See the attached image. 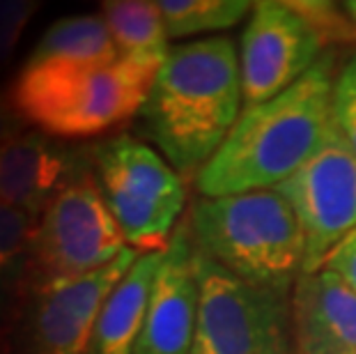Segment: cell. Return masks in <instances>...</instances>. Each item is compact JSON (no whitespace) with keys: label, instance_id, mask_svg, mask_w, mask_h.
Returning <instances> with one entry per match:
<instances>
[{"label":"cell","instance_id":"obj_1","mask_svg":"<svg viewBox=\"0 0 356 354\" xmlns=\"http://www.w3.org/2000/svg\"><path fill=\"white\" fill-rule=\"evenodd\" d=\"M333 56L271 102L244 108L221 150L195 175L202 198L276 189L327 140L333 95Z\"/></svg>","mask_w":356,"mask_h":354},{"label":"cell","instance_id":"obj_2","mask_svg":"<svg viewBox=\"0 0 356 354\" xmlns=\"http://www.w3.org/2000/svg\"><path fill=\"white\" fill-rule=\"evenodd\" d=\"M239 54L230 37H204L168 51L140 111L147 136L181 177L198 175L239 120Z\"/></svg>","mask_w":356,"mask_h":354},{"label":"cell","instance_id":"obj_3","mask_svg":"<svg viewBox=\"0 0 356 354\" xmlns=\"http://www.w3.org/2000/svg\"><path fill=\"white\" fill-rule=\"evenodd\" d=\"M161 65L120 58L104 67L24 65L7 99L51 138H95L140 115Z\"/></svg>","mask_w":356,"mask_h":354},{"label":"cell","instance_id":"obj_4","mask_svg":"<svg viewBox=\"0 0 356 354\" xmlns=\"http://www.w3.org/2000/svg\"><path fill=\"white\" fill-rule=\"evenodd\" d=\"M186 218L195 248L244 281L290 292L304 276V230L276 189L200 198Z\"/></svg>","mask_w":356,"mask_h":354},{"label":"cell","instance_id":"obj_5","mask_svg":"<svg viewBox=\"0 0 356 354\" xmlns=\"http://www.w3.org/2000/svg\"><path fill=\"white\" fill-rule=\"evenodd\" d=\"M95 175L127 244L136 251H165L186 202L184 177L138 138L104 140L92 152Z\"/></svg>","mask_w":356,"mask_h":354},{"label":"cell","instance_id":"obj_6","mask_svg":"<svg viewBox=\"0 0 356 354\" xmlns=\"http://www.w3.org/2000/svg\"><path fill=\"white\" fill-rule=\"evenodd\" d=\"M193 354H292L290 292L244 281L198 251Z\"/></svg>","mask_w":356,"mask_h":354},{"label":"cell","instance_id":"obj_7","mask_svg":"<svg viewBox=\"0 0 356 354\" xmlns=\"http://www.w3.org/2000/svg\"><path fill=\"white\" fill-rule=\"evenodd\" d=\"M127 248L131 246L106 205L97 175L76 168L40 216L28 288L88 276Z\"/></svg>","mask_w":356,"mask_h":354},{"label":"cell","instance_id":"obj_8","mask_svg":"<svg viewBox=\"0 0 356 354\" xmlns=\"http://www.w3.org/2000/svg\"><path fill=\"white\" fill-rule=\"evenodd\" d=\"M138 260L136 248L97 272L33 285L10 315V354H88L104 301Z\"/></svg>","mask_w":356,"mask_h":354},{"label":"cell","instance_id":"obj_9","mask_svg":"<svg viewBox=\"0 0 356 354\" xmlns=\"http://www.w3.org/2000/svg\"><path fill=\"white\" fill-rule=\"evenodd\" d=\"M276 191L290 202L306 239V274H315L356 232V154L331 127L324 145Z\"/></svg>","mask_w":356,"mask_h":354},{"label":"cell","instance_id":"obj_10","mask_svg":"<svg viewBox=\"0 0 356 354\" xmlns=\"http://www.w3.org/2000/svg\"><path fill=\"white\" fill-rule=\"evenodd\" d=\"M322 42L290 3L253 5L241 35L239 74L246 108L271 102L313 70Z\"/></svg>","mask_w":356,"mask_h":354},{"label":"cell","instance_id":"obj_11","mask_svg":"<svg viewBox=\"0 0 356 354\" xmlns=\"http://www.w3.org/2000/svg\"><path fill=\"white\" fill-rule=\"evenodd\" d=\"M198 248L188 218H181L163 251L145 327L134 354H193L198 325Z\"/></svg>","mask_w":356,"mask_h":354},{"label":"cell","instance_id":"obj_12","mask_svg":"<svg viewBox=\"0 0 356 354\" xmlns=\"http://www.w3.org/2000/svg\"><path fill=\"white\" fill-rule=\"evenodd\" d=\"M297 354H356V292L331 269L299 278L292 292Z\"/></svg>","mask_w":356,"mask_h":354},{"label":"cell","instance_id":"obj_13","mask_svg":"<svg viewBox=\"0 0 356 354\" xmlns=\"http://www.w3.org/2000/svg\"><path fill=\"white\" fill-rule=\"evenodd\" d=\"M74 172V156L37 131L0 143V202L40 218Z\"/></svg>","mask_w":356,"mask_h":354},{"label":"cell","instance_id":"obj_14","mask_svg":"<svg viewBox=\"0 0 356 354\" xmlns=\"http://www.w3.org/2000/svg\"><path fill=\"white\" fill-rule=\"evenodd\" d=\"M163 251L138 255L108 299L104 301L88 354H134L145 327L149 297L161 267Z\"/></svg>","mask_w":356,"mask_h":354},{"label":"cell","instance_id":"obj_15","mask_svg":"<svg viewBox=\"0 0 356 354\" xmlns=\"http://www.w3.org/2000/svg\"><path fill=\"white\" fill-rule=\"evenodd\" d=\"M120 60L104 17L99 14H76L51 24L37 42L26 65H74L104 67Z\"/></svg>","mask_w":356,"mask_h":354},{"label":"cell","instance_id":"obj_16","mask_svg":"<svg viewBox=\"0 0 356 354\" xmlns=\"http://www.w3.org/2000/svg\"><path fill=\"white\" fill-rule=\"evenodd\" d=\"M102 17L120 51V58L163 65L168 58V33L159 10L149 0H106Z\"/></svg>","mask_w":356,"mask_h":354},{"label":"cell","instance_id":"obj_17","mask_svg":"<svg viewBox=\"0 0 356 354\" xmlns=\"http://www.w3.org/2000/svg\"><path fill=\"white\" fill-rule=\"evenodd\" d=\"M165 33L172 40L214 33L241 24L251 17L253 3L246 0H161Z\"/></svg>","mask_w":356,"mask_h":354},{"label":"cell","instance_id":"obj_18","mask_svg":"<svg viewBox=\"0 0 356 354\" xmlns=\"http://www.w3.org/2000/svg\"><path fill=\"white\" fill-rule=\"evenodd\" d=\"M306 24L315 30L320 37L322 47H331V44H347L356 42V30L352 26L350 17L345 10H340L336 3H317V0H299V3H290Z\"/></svg>","mask_w":356,"mask_h":354},{"label":"cell","instance_id":"obj_19","mask_svg":"<svg viewBox=\"0 0 356 354\" xmlns=\"http://www.w3.org/2000/svg\"><path fill=\"white\" fill-rule=\"evenodd\" d=\"M331 120L356 154V56L347 60L333 81Z\"/></svg>","mask_w":356,"mask_h":354},{"label":"cell","instance_id":"obj_20","mask_svg":"<svg viewBox=\"0 0 356 354\" xmlns=\"http://www.w3.org/2000/svg\"><path fill=\"white\" fill-rule=\"evenodd\" d=\"M40 10L35 0H0V65L14 56L30 19Z\"/></svg>","mask_w":356,"mask_h":354},{"label":"cell","instance_id":"obj_21","mask_svg":"<svg viewBox=\"0 0 356 354\" xmlns=\"http://www.w3.org/2000/svg\"><path fill=\"white\" fill-rule=\"evenodd\" d=\"M322 269H331L356 292V232L350 239H345L343 246L331 255Z\"/></svg>","mask_w":356,"mask_h":354},{"label":"cell","instance_id":"obj_22","mask_svg":"<svg viewBox=\"0 0 356 354\" xmlns=\"http://www.w3.org/2000/svg\"><path fill=\"white\" fill-rule=\"evenodd\" d=\"M26 122L17 115V111L12 108L7 95H0V143H7L24 134Z\"/></svg>","mask_w":356,"mask_h":354},{"label":"cell","instance_id":"obj_23","mask_svg":"<svg viewBox=\"0 0 356 354\" xmlns=\"http://www.w3.org/2000/svg\"><path fill=\"white\" fill-rule=\"evenodd\" d=\"M0 354H10V338H7L5 322H0Z\"/></svg>","mask_w":356,"mask_h":354},{"label":"cell","instance_id":"obj_24","mask_svg":"<svg viewBox=\"0 0 356 354\" xmlns=\"http://www.w3.org/2000/svg\"><path fill=\"white\" fill-rule=\"evenodd\" d=\"M345 12H347V17H350L354 30H356V0H350V3H345Z\"/></svg>","mask_w":356,"mask_h":354}]
</instances>
